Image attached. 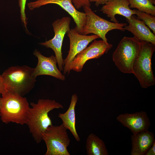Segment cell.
<instances>
[{
    "mask_svg": "<svg viewBox=\"0 0 155 155\" xmlns=\"http://www.w3.org/2000/svg\"><path fill=\"white\" fill-rule=\"evenodd\" d=\"M26 124L30 133L37 143L42 140V135L52 123L49 113L55 109L63 108L62 104L55 100L40 99L36 103L31 102Z\"/></svg>",
    "mask_w": 155,
    "mask_h": 155,
    "instance_id": "obj_1",
    "label": "cell"
},
{
    "mask_svg": "<svg viewBox=\"0 0 155 155\" xmlns=\"http://www.w3.org/2000/svg\"><path fill=\"white\" fill-rule=\"evenodd\" d=\"M1 95L0 117L2 121L6 124L10 122L26 124L30 108L27 98L7 91Z\"/></svg>",
    "mask_w": 155,
    "mask_h": 155,
    "instance_id": "obj_2",
    "label": "cell"
},
{
    "mask_svg": "<svg viewBox=\"0 0 155 155\" xmlns=\"http://www.w3.org/2000/svg\"><path fill=\"white\" fill-rule=\"evenodd\" d=\"M1 75L6 91L22 96L34 87L36 82L34 68L26 65L11 66Z\"/></svg>",
    "mask_w": 155,
    "mask_h": 155,
    "instance_id": "obj_3",
    "label": "cell"
},
{
    "mask_svg": "<svg viewBox=\"0 0 155 155\" xmlns=\"http://www.w3.org/2000/svg\"><path fill=\"white\" fill-rule=\"evenodd\" d=\"M140 49L133 66V73L144 88L154 86L155 78L152 66V58L155 50V45L140 41Z\"/></svg>",
    "mask_w": 155,
    "mask_h": 155,
    "instance_id": "obj_4",
    "label": "cell"
},
{
    "mask_svg": "<svg viewBox=\"0 0 155 155\" xmlns=\"http://www.w3.org/2000/svg\"><path fill=\"white\" fill-rule=\"evenodd\" d=\"M141 45L135 37H124L119 43L112 55L115 65L121 72L133 73L134 63L138 54Z\"/></svg>",
    "mask_w": 155,
    "mask_h": 155,
    "instance_id": "obj_5",
    "label": "cell"
},
{
    "mask_svg": "<svg viewBox=\"0 0 155 155\" xmlns=\"http://www.w3.org/2000/svg\"><path fill=\"white\" fill-rule=\"evenodd\" d=\"M42 139L47 148L45 155H70L67 148L70 140L62 124L49 127L42 134Z\"/></svg>",
    "mask_w": 155,
    "mask_h": 155,
    "instance_id": "obj_6",
    "label": "cell"
},
{
    "mask_svg": "<svg viewBox=\"0 0 155 155\" xmlns=\"http://www.w3.org/2000/svg\"><path fill=\"white\" fill-rule=\"evenodd\" d=\"M83 7L86 14V18L82 34L87 35L92 33L108 42L106 35L109 31L114 29L122 31L125 30L124 27L127 25V24L110 22L95 14L90 6H85Z\"/></svg>",
    "mask_w": 155,
    "mask_h": 155,
    "instance_id": "obj_7",
    "label": "cell"
},
{
    "mask_svg": "<svg viewBox=\"0 0 155 155\" xmlns=\"http://www.w3.org/2000/svg\"><path fill=\"white\" fill-rule=\"evenodd\" d=\"M70 18L64 17L57 19L52 23L55 35L52 39L39 43L47 48L52 49L55 54L59 69L63 70V59L62 57V47L65 35L70 29Z\"/></svg>",
    "mask_w": 155,
    "mask_h": 155,
    "instance_id": "obj_8",
    "label": "cell"
},
{
    "mask_svg": "<svg viewBox=\"0 0 155 155\" xmlns=\"http://www.w3.org/2000/svg\"><path fill=\"white\" fill-rule=\"evenodd\" d=\"M67 33L69 39L70 47L68 54L63 60V71L64 74L70 73L71 63L76 56L86 48L90 42L100 38L95 34L87 36L81 34L75 27L70 29Z\"/></svg>",
    "mask_w": 155,
    "mask_h": 155,
    "instance_id": "obj_9",
    "label": "cell"
},
{
    "mask_svg": "<svg viewBox=\"0 0 155 155\" xmlns=\"http://www.w3.org/2000/svg\"><path fill=\"white\" fill-rule=\"evenodd\" d=\"M112 44L102 40H94L90 46L78 54L71 62V71H81L85 63L88 60L98 59L107 53L112 47Z\"/></svg>",
    "mask_w": 155,
    "mask_h": 155,
    "instance_id": "obj_10",
    "label": "cell"
},
{
    "mask_svg": "<svg viewBox=\"0 0 155 155\" xmlns=\"http://www.w3.org/2000/svg\"><path fill=\"white\" fill-rule=\"evenodd\" d=\"M57 4L66 11L73 18L75 27L82 34L86 22V14L78 11L73 5L72 0H39L28 3L27 5L30 10L48 4Z\"/></svg>",
    "mask_w": 155,
    "mask_h": 155,
    "instance_id": "obj_11",
    "label": "cell"
},
{
    "mask_svg": "<svg viewBox=\"0 0 155 155\" xmlns=\"http://www.w3.org/2000/svg\"><path fill=\"white\" fill-rule=\"evenodd\" d=\"M116 119L129 129L133 135L148 130L150 126L149 118L147 113L144 111L132 113L121 114L117 117Z\"/></svg>",
    "mask_w": 155,
    "mask_h": 155,
    "instance_id": "obj_12",
    "label": "cell"
},
{
    "mask_svg": "<svg viewBox=\"0 0 155 155\" xmlns=\"http://www.w3.org/2000/svg\"><path fill=\"white\" fill-rule=\"evenodd\" d=\"M33 55L37 57L38 60L37 65L34 68V74L36 77L47 75L62 81L65 80V76L57 67L55 56L52 55L49 57L45 56L37 49L34 51Z\"/></svg>",
    "mask_w": 155,
    "mask_h": 155,
    "instance_id": "obj_13",
    "label": "cell"
},
{
    "mask_svg": "<svg viewBox=\"0 0 155 155\" xmlns=\"http://www.w3.org/2000/svg\"><path fill=\"white\" fill-rule=\"evenodd\" d=\"M100 11L106 14L111 22L115 23H119L115 17L117 14L122 16L128 20L135 14L134 10L130 9L128 0H108Z\"/></svg>",
    "mask_w": 155,
    "mask_h": 155,
    "instance_id": "obj_14",
    "label": "cell"
},
{
    "mask_svg": "<svg viewBox=\"0 0 155 155\" xmlns=\"http://www.w3.org/2000/svg\"><path fill=\"white\" fill-rule=\"evenodd\" d=\"M129 23L124 27L125 30L131 32L140 41H145L155 45V35L144 22L134 15L130 20L126 19Z\"/></svg>",
    "mask_w": 155,
    "mask_h": 155,
    "instance_id": "obj_15",
    "label": "cell"
},
{
    "mask_svg": "<svg viewBox=\"0 0 155 155\" xmlns=\"http://www.w3.org/2000/svg\"><path fill=\"white\" fill-rule=\"evenodd\" d=\"M131 155H145L155 140L154 134L148 130L131 136Z\"/></svg>",
    "mask_w": 155,
    "mask_h": 155,
    "instance_id": "obj_16",
    "label": "cell"
},
{
    "mask_svg": "<svg viewBox=\"0 0 155 155\" xmlns=\"http://www.w3.org/2000/svg\"><path fill=\"white\" fill-rule=\"evenodd\" d=\"M78 99V96L76 94L72 95L68 109L64 113H59L58 116L62 120V124L64 126L70 131L77 141L79 142L80 139L75 127V108Z\"/></svg>",
    "mask_w": 155,
    "mask_h": 155,
    "instance_id": "obj_17",
    "label": "cell"
},
{
    "mask_svg": "<svg viewBox=\"0 0 155 155\" xmlns=\"http://www.w3.org/2000/svg\"><path fill=\"white\" fill-rule=\"evenodd\" d=\"M86 148L88 155H108L105 144L99 137L90 133L86 140Z\"/></svg>",
    "mask_w": 155,
    "mask_h": 155,
    "instance_id": "obj_18",
    "label": "cell"
},
{
    "mask_svg": "<svg viewBox=\"0 0 155 155\" xmlns=\"http://www.w3.org/2000/svg\"><path fill=\"white\" fill-rule=\"evenodd\" d=\"M130 8L155 15V0H128Z\"/></svg>",
    "mask_w": 155,
    "mask_h": 155,
    "instance_id": "obj_19",
    "label": "cell"
},
{
    "mask_svg": "<svg viewBox=\"0 0 155 155\" xmlns=\"http://www.w3.org/2000/svg\"><path fill=\"white\" fill-rule=\"evenodd\" d=\"M135 14L137 18L143 21L145 24L155 34V16L150 14L139 11L137 9H134Z\"/></svg>",
    "mask_w": 155,
    "mask_h": 155,
    "instance_id": "obj_20",
    "label": "cell"
},
{
    "mask_svg": "<svg viewBox=\"0 0 155 155\" xmlns=\"http://www.w3.org/2000/svg\"><path fill=\"white\" fill-rule=\"evenodd\" d=\"M27 0H19V5L20 9L21 20L23 23L26 30H27V18L25 12V6Z\"/></svg>",
    "mask_w": 155,
    "mask_h": 155,
    "instance_id": "obj_21",
    "label": "cell"
},
{
    "mask_svg": "<svg viewBox=\"0 0 155 155\" xmlns=\"http://www.w3.org/2000/svg\"><path fill=\"white\" fill-rule=\"evenodd\" d=\"M73 5L76 9H79L85 6H90L89 0H72Z\"/></svg>",
    "mask_w": 155,
    "mask_h": 155,
    "instance_id": "obj_22",
    "label": "cell"
},
{
    "mask_svg": "<svg viewBox=\"0 0 155 155\" xmlns=\"http://www.w3.org/2000/svg\"><path fill=\"white\" fill-rule=\"evenodd\" d=\"M155 155V140L153 142L152 145L149 148L145 155Z\"/></svg>",
    "mask_w": 155,
    "mask_h": 155,
    "instance_id": "obj_23",
    "label": "cell"
},
{
    "mask_svg": "<svg viewBox=\"0 0 155 155\" xmlns=\"http://www.w3.org/2000/svg\"><path fill=\"white\" fill-rule=\"evenodd\" d=\"M6 91L3 80L1 75L0 74V95Z\"/></svg>",
    "mask_w": 155,
    "mask_h": 155,
    "instance_id": "obj_24",
    "label": "cell"
},
{
    "mask_svg": "<svg viewBox=\"0 0 155 155\" xmlns=\"http://www.w3.org/2000/svg\"><path fill=\"white\" fill-rule=\"evenodd\" d=\"M108 0H89V2H95L96 6H98L101 5H104Z\"/></svg>",
    "mask_w": 155,
    "mask_h": 155,
    "instance_id": "obj_25",
    "label": "cell"
},
{
    "mask_svg": "<svg viewBox=\"0 0 155 155\" xmlns=\"http://www.w3.org/2000/svg\"><path fill=\"white\" fill-rule=\"evenodd\" d=\"M1 97L0 96V108L1 106Z\"/></svg>",
    "mask_w": 155,
    "mask_h": 155,
    "instance_id": "obj_26",
    "label": "cell"
},
{
    "mask_svg": "<svg viewBox=\"0 0 155 155\" xmlns=\"http://www.w3.org/2000/svg\"><path fill=\"white\" fill-rule=\"evenodd\" d=\"M38 0H36V1H38Z\"/></svg>",
    "mask_w": 155,
    "mask_h": 155,
    "instance_id": "obj_27",
    "label": "cell"
}]
</instances>
